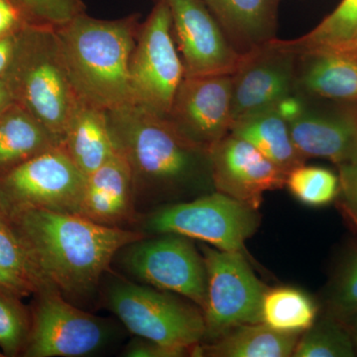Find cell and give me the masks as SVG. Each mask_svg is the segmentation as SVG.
I'll list each match as a JSON object with an SVG mask.
<instances>
[{
    "label": "cell",
    "instance_id": "obj_35",
    "mask_svg": "<svg viewBox=\"0 0 357 357\" xmlns=\"http://www.w3.org/2000/svg\"><path fill=\"white\" fill-rule=\"evenodd\" d=\"M0 291L10 294L15 297L22 299L31 294H36V290L31 284L24 279L8 271L0 265Z\"/></svg>",
    "mask_w": 357,
    "mask_h": 357
},
{
    "label": "cell",
    "instance_id": "obj_26",
    "mask_svg": "<svg viewBox=\"0 0 357 357\" xmlns=\"http://www.w3.org/2000/svg\"><path fill=\"white\" fill-rule=\"evenodd\" d=\"M356 344L347 326L340 319L328 318L316 321L298 340L295 357H354Z\"/></svg>",
    "mask_w": 357,
    "mask_h": 357
},
{
    "label": "cell",
    "instance_id": "obj_22",
    "mask_svg": "<svg viewBox=\"0 0 357 357\" xmlns=\"http://www.w3.org/2000/svg\"><path fill=\"white\" fill-rule=\"evenodd\" d=\"M230 134L248 141L287 174L306 162L294 144L288 121L276 107L236 119Z\"/></svg>",
    "mask_w": 357,
    "mask_h": 357
},
{
    "label": "cell",
    "instance_id": "obj_18",
    "mask_svg": "<svg viewBox=\"0 0 357 357\" xmlns=\"http://www.w3.org/2000/svg\"><path fill=\"white\" fill-rule=\"evenodd\" d=\"M132 173L126 157L117 151L86 178L79 215L109 227H119L134 215Z\"/></svg>",
    "mask_w": 357,
    "mask_h": 357
},
{
    "label": "cell",
    "instance_id": "obj_12",
    "mask_svg": "<svg viewBox=\"0 0 357 357\" xmlns=\"http://www.w3.org/2000/svg\"><path fill=\"white\" fill-rule=\"evenodd\" d=\"M185 77L234 75L243 54L234 48L204 0H163Z\"/></svg>",
    "mask_w": 357,
    "mask_h": 357
},
{
    "label": "cell",
    "instance_id": "obj_7",
    "mask_svg": "<svg viewBox=\"0 0 357 357\" xmlns=\"http://www.w3.org/2000/svg\"><path fill=\"white\" fill-rule=\"evenodd\" d=\"M185 68L172 32L170 10L163 0L155 6L139 32L129 66L131 103L168 115Z\"/></svg>",
    "mask_w": 357,
    "mask_h": 357
},
{
    "label": "cell",
    "instance_id": "obj_20",
    "mask_svg": "<svg viewBox=\"0 0 357 357\" xmlns=\"http://www.w3.org/2000/svg\"><path fill=\"white\" fill-rule=\"evenodd\" d=\"M60 145L86 178L119 151L110 131L107 110L82 100Z\"/></svg>",
    "mask_w": 357,
    "mask_h": 357
},
{
    "label": "cell",
    "instance_id": "obj_1",
    "mask_svg": "<svg viewBox=\"0 0 357 357\" xmlns=\"http://www.w3.org/2000/svg\"><path fill=\"white\" fill-rule=\"evenodd\" d=\"M8 223L38 275L42 291L55 289L68 299L95 292L119 251L145 237L79 213L30 206L10 208Z\"/></svg>",
    "mask_w": 357,
    "mask_h": 357
},
{
    "label": "cell",
    "instance_id": "obj_3",
    "mask_svg": "<svg viewBox=\"0 0 357 357\" xmlns=\"http://www.w3.org/2000/svg\"><path fill=\"white\" fill-rule=\"evenodd\" d=\"M140 24L138 14L105 20L84 13L54 28L79 100L107 112L131 102L129 66Z\"/></svg>",
    "mask_w": 357,
    "mask_h": 357
},
{
    "label": "cell",
    "instance_id": "obj_15",
    "mask_svg": "<svg viewBox=\"0 0 357 357\" xmlns=\"http://www.w3.org/2000/svg\"><path fill=\"white\" fill-rule=\"evenodd\" d=\"M215 191L258 210L264 192L286 185L288 174L248 141L229 134L210 148Z\"/></svg>",
    "mask_w": 357,
    "mask_h": 357
},
{
    "label": "cell",
    "instance_id": "obj_14",
    "mask_svg": "<svg viewBox=\"0 0 357 357\" xmlns=\"http://www.w3.org/2000/svg\"><path fill=\"white\" fill-rule=\"evenodd\" d=\"M169 119L185 135L210 148L229 135L232 119V75L185 77Z\"/></svg>",
    "mask_w": 357,
    "mask_h": 357
},
{
    "label": "cell",
    "instance_id": "obj_39",
    "mask_svg": "<svg viewBox=\"0 0 357 357\" xmlns=\"http://www.w3.org/2000/svg\"><path fill=\"white\" fill-rule=\"evenodd\" d=\"M9 215H10V210H9L8 204H6V199L0 191V220L8 222Z\"/></svg>",
    "mask_w": 357,
    "mask_h": 357
},
{
    "label": "cell",
    "instance_id": "obj_28",
    "mask_svg": "<svg viewBox=\"0 0 357 357\" xmlns=\"http://www.w3.org/2000/svg\"><path fill=\"white\" fill-rule=\"evenodd\" d=\"M30 326L31 319L20 298L0 291V351L4 356L23 354Z\"/></svg>",
    "mask_w": 357,
    "mask_h": 357
},
{
    "label": "cell",
    "instance_id": "obj_6",
    "mask_svg": "<svg viewBox=\"0 0 357 357\" xmlns=\"http://www.w3.org/2000/svg\"><path fill=\"white\" fill-rule=\"evenodd\" d=\"M257 211L215 191L159 208L147 218L145 227L155 234H177L220 250L241 252L259 227Z\"/></svg>",
    "mask_w": 357,
    "mask_h": 357
},
{
    "label": "cell",
    "instance_id": "obj_21",
    "mask_svg": "<svg viewBox=\"0 0 357 357\" xmlns=\"http://www.w3.org/2000/svg\"><path fill=\"white\" fill-rule=\"evenodd\" d=\"M57 145L44 124L13 103L0 115V177Z\"/></svg>",
    "mask_w": 357,
    "mask_h": 357
},
{
    "label": "cell",
    "instance_id": "obj_10",
    "mask_svg": "<svg viewBox=\"0 0 357 357\" xmlns=\"http://www.w3.org/2000/svg\"><path fill=\"white\" fill-rule=\"evenodd\" d=\"M123 262L136 278L191 300L204 311L208 275L204 258L187 237L165 234L126 246Z\"/></svg>",
    "mask_w": 357,
    "mask_h": 357
},
{
    "label": "cell",
    "instance_id": "obj_34",
    "mask_svg": "<svg viewBox=\"0 0 357 357\" xmlns=\"http://www.w3.org/2000/svg\"><path fill=\"white\" fill-rule=\"evenodd\" d=\"M27 25L22 14L10 0H0V38L20 31Z\"/></svg>",
    "mask_w": 357,
    "mask_h": 357
},
{
    "label": "cell",
    "instance_id": "obj_33",
    "mask_svg": "<svg viewBox=\"0 0 357 357\" xmlns=\"http://www.w3.org/2000/svg\"><path fill=\"white\" fill-rule=\"evenodd\" d=\"M187 354L190 352L165 347L141 337L133 340L124 351V356L128 357H181L187 356Z\"/></svg>",
    "mask_w": 357,
    "mask_h": 357
},
{
    "label": "cell",
    "instance_id": "obj_37",
    "mask_svg": "<svg viewBox=\"0 0 357 357\" xmlns=\"http://www.w3.org/2000/svg\"><path fill=\"white\" fill-rule=\"evenodd\" d=\"M14 103L13 95L3 77H0V115Z\"/></svg>",
    "mask_w": 357,
    "mask_h": 357
},
{
    "label": "cell",
    "instance_id": "obj_32",
    "mask_svg": "<svg viewBox=\"0 0 357 357\" xmlns=\"http://www.w3.org/2000/svg\"><path fill=\"white\" fill-rule=\"evenodd\" d=\"M340 206L351 223L357 222V161L338 165Z\"/></svg>",
    "mask_w": 357,
    "mask_h": 357
},
{
    "label": "cell",
    "instance_id": "obj_41",
    "mask_svg": "<svg viewBox=\"0 0 357 357\" xmlns=\"http://www.w3.org/2000/svg\"><path fill=\"white\" fill-rule=\"evenodd\" d=\"M352 53H357V46H356V48L354 49V51H352Z\"/></svg>",
    "mask_w": 357,
    "mask_h": 357
},
{
    "label": "cell",
    "instance_id": "obj_8",
    "mask_svg": "<svg viewBox=\"0 0 357 357\" xmlns=\"http://www.w3.org/2000/svg\"><path fill=\"white\" fill-rule=\"evenodd\" d=\"M208 275L204 311L206 337H220L230 328L262 323L264 287L241 252L203 248Z\"/></svg>",
    "mask_w": 357,
    "mask_h": 357
},
{
    "label": "cell",
    "instance_id": "obj_24",
    "mask_svg": "<svg viewBox=\"0 0 357 357\" xmlns=\"http://www.w3.org/2000/svg\"><path fill=\"white\" fill-rule=\"evenodd\" d=\"M286 42L296 52L354 51L357 46V0H342L312 31Z\"/></svg>",
    "mask_w": 357,
    "mask_h": 357
},
{
    "label": "cell",
    "instance_id": "obj_38",
    "mask_svg": "<svg viewBox=\"0 0 357 357\" xmlns=\"http://www.w3.org/2000/svg\"><path fill=\"white\" fill-rule=\"evenodd\" d=\"M345 326L349 328V332L351 333V337L354 338V344H356L357 351V312L351 317V319L344 321Z\"/></svg>",
    "mask_w": 357,
    "mask_h": 357
},
{
    "label": "cell",
    "instance_id": "obj_9",
    "mask_svg": "<svg viewBox=\"0 0 357 357\" xmlns=\"http://www.w3.org/2000/svg\"><path fill=\"white\" fill-rule=\"evenodd\" d=\"M86 176L61 145L51 148L0 177L9 210L17 206L79 213Z\"/></svg>",
    "mask_w": 357,
    "mask_h": 357
},
{
    "label": "cell",
    "instance_id": "obj_2",
    "mask_svg": "<svg viewBox=\"0 0 357 357\" xmlns=\"http://www.w3.org/2000/svg\"><path fill=\"white\" fill-rule=\"evenodd\" d=\"M107 119L117 150L130 167L135 199L215 190L210 149L185 135L168 115L130 102L109 110Z\"/></svg>",
    "mask_w": 357,
    "mask_h": 357
},
{
    "label": "cell",
    "instance_id": "obj_30",
    "mask_svg": "<svg viewBox=\"0 0 357 357\" xmlns=\"http://www.w3.org/2000/svg\"><path fill=\"white\" fill-rule=\"evenodd\" d=\"M0 265L31 284L36 293L43 289L20 239L9 223L2 220H0Z\"/></svg>",
    "mask_w": 357,
    "mask_h": 357
},
{
    "label": "cell",
    "instance_id": "obj_36",
    "mask_svg": "<svg viewBox=\"0 0 357 357\" xmlns=\"http://www.w3.org/2000/svg\"><path fill=\"white\" fill-rule=\"evenodd\" d=\"M20 31L21 30L0 38V77H3L13 62Z\"/></svg>",
    "mask_w": 357,
    "mask_h": 357
},
{
    "label": "cell",
    "instance_id": "obj_16",
    "mask_svg": "<svg viewBox=\"0 0 357 357\" xmlns=\"http://www.w3.org/2000/svg\"><path fill=\"white\" fill-rule=\"evenodd\" d=\"M294 144L305 158L330 160L337 165L357 161V114L304 107L288 122Z\"/></svg>",
    "mask_w": 357,
    "mask_h": 357
},
{
    "label": "cell",
    "instance_id": "obj_13",
    "mask_svg": "<svg viewBox=\"0 0 357 357\" xmlns=\"http://www.w3.org/2000/svg\"><path fill=\"white\" fill-rule=\"evenodd\" d=\"M297 52L286 40L275 38L243 54L232 75V119L274 109L292 96Z\"/></svg>",
    "mask_w": 357,
    "mask_h": 357
},
{
    "label": "cell",
    "instance_id": "obj_19",
    "mask_svg": "<svg viewBox=\"0 0 357 357\" xmlns=\"http://www.w3.org/2000/svg\"><path fill=\"white\" fill-rule=\"evenodd\" d=\"M237 52L246 54L276 37L281 0H204Z\"/></svg>",
    "mask_w": 357,
    "mask_h": 357
},
{
    "label": "cell",
    "instance_id": "obj_27",
    "mask_svg": "<svg viewBox=\"0 0 357 357\" xmlns=\"http://www.w3.org/2000/svg\"><path fill=\"white\" fill-rule=\"evenodd\" d=\"M285 185L298 201L312 208L332 204L340 194L338 176L323 167H297L288 173Z\"/></svg>",
    "mask_w": 357,
    "mask_h": 357
},
{
    "label": "cell",
    "instance_id": "obj_31",
    "mask_svg": "<svg viewBox=\"0 0 357 357\" xmlns=\"http://www.w3.org/2000/svg\"><path fill=\"white\" fill-rule=\"evenodd\" d=\"M28 22L58 25L81 9L83 0H10Z\"/></svg>",
    "mask_w": 357,
    "mask_h": 357
},
{
    "label": "cell",
    "instance_id": "obj_4",
    "mask_svg": "<svg viewBox=\"0 0 357 357\" xmlns=\"http://www.w3.org/2000/svg\"><path fill=\"white\" fill-rule=\"evenodd\" d=\"M3 79L14 102L36 117L61 144L81 100L70 83L55 29L25 25Z\"/></svg>",
    "mask_w": 357,
    "mask_h": 357
},
{
    "label": "cell",
    "instance_id": "obj_17",
    "mask_svg": "<svg viewBox=\"0 0 357 357\" xmlns=\"http://www.w3.org/2000/svg\"><path fill=\"white\" fill-rule=\"evenodd\" d=\"M294 93L307 100L357 102V53L297 52Z\"/></svg>",
    "mask_w": 357,
    "mask_h": 357
},
{
    "label": "cell",
    "instance_id": "obj_5",
    "mask_svg": "<svg viewBox=\"0 0 357 357\" xmlns=\"http://www.w3.org/2000/svg\"><path fill=\"white\" fill-rule=\"evenodd\" d=\"M107 304L129 332L156 344L194 354L206 337L204 314L166 291L119 282L107 292Z\"/></svg>",
    "mask_w": 357,
    "mask_h": 357
},
{
    "label": "cell",
    "instance_id": "obj_11",
    "mask_svg": "<svg viewBox=\"0 0 357 357\" xmlns=\"http://www.w3.org/2000/svg\"><path fill=\"white\" fill-rule=\"evenodd\" d=\"M26 357H79L93 354L107 340L102 319L73 306L55 289L36 293Z\"/></svg>",
    "mask_w": 357,
    "mask_h": 357
},
{
    "label": "cell",
    "instance_id": "obj_23",
    "mask_svg": "<svg viewBox=\"0 0 357 357\" xmlns=\"http://www.w3.org/2000/svg\"><path fill=\"white\" fill-rule=\"evenodd\" d=\"M301 335L281 333L264 323L248 324L230 328L206 347H197L194 354L213 357H289Z\"/></svg>",
    "mask_w": 357,
    "mask_h": 357
},
{
    "label": "cell",
    "instance_id": "obj_42",
    "mask_svg": "<svg viewBox=\"0 0 357 357\" xmlns=\"http://www.w3.org/2000/svg\"><path fill=\"white\" fill-rule=\"evenodd\" d=\"M2 356H3V354H2V352H1V351H0V357H2Z\"/></svg>",
    "mask_w": 357,
    "mask_h": 357
},
{
    "label": "cell",
    "instance_id": "obj_29",
    "mask_svg": "<svg viewBox=\"0 0 357 357\" xmlns=\"http://www.w3.org/2000/svg\"><path fill=\"white\" fill-rule=\"evenodd\" d=\"M331 316L344 323L357 312V251L342 265L328 299Z\"/></svg>",
    "mask_w": 357,
    "mask_h": 357
},
{
    "label": "cell",
    "instance_id": "obj_25",
    "mask_svg": "<svg viewBox=\"0 0 357 357\" xmlns=\"http://www.w3.org/2000/svg\"><path fill=\"white\" fill-rule=\"evenodd\" d=\"M318 307L307 294L293 287L265 291L262 300V323L281 333L306 332L316 323Z\"/></svg>",
    "mask_w": 357,
    "mask_h": 357
},
{
    "label": "cell",
    "instance_id": "obj_40",
    "mask_svg": "<svg viewBox=\"0 0 357 357\" xmlns=\"http://www.w3.org/2000/svg\"><path fill=\"white\" fill-rule=\"evenodd\" d=\"M352 225H354V227H356V229L357 230V222H354V223H352Z\"/></svg>",
    "mask_w": 357,
    "mask_h": 357
}]
</instances>
